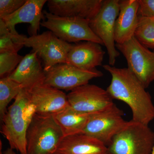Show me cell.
Returning a JSON list of instances; mask_svg holds the SVG:
<instances>
[{
  "label": "cell",
  "mask_w": 154,
  "mask_h": 154,
  "mask_svg": "<svg viewBox=\"0 0 154 154\" xmlns=\"http://www.w3.org/2000/svg\"><path fill=\"white\" fill-rule=\"evenodd\" d=\"M103 67L111 76V82L106 90L110 97L129 106L133 121L148 125L154 119V105L140 81L128 68H118L109 64Z\"/></svg>",
  "instance_id": "cell-1"
},
{
  "label": "cell",
  "mask_w": 154,
  "mask_h": 154,
  "mask_svg": "<svg viewBox=\"0 0 154 154\" xmlns=\"http://www.w3.org/2000/svg\"><path fill=\"white\" fill-rule=\"evenodd\" d=\"M35 113L28 92L22 89L1 119V132L8 142L10 148L20 154H28L26 134Z\"/></svg>",
  "instance_id": "cell-2"
},
{
  "label": "cell",
  "mask_w": 154,
  "mask_h": 154,
  "mask_svg": "<svg viewBox=\"0 0 154 154\" xmlns=\"http://www.w3.org/2000/svg\"><path fill=\"white\" fill-rule=\"evenodd\" d=\"M64 137L53 115L35 113L26 134L28 154H54Z\"/></svg>",
  "instance_id": "cell-3"
},
{
  "label": "cell",
  "mask_w": 154,
  "mask_h": 154,
  "mask_svg": "<svg viewBox=\"0 0 154 154\" xmlns=\"http://www.w3.org/2000/svg\"><path fill=\"white\" fill-rule=\"evenodd\" d=\"M12 38L17 44L31 48L42 61L44 71L57 64L66 63L68 54L72 45L60 39L50 30L29 37L12 34Z\"/></svg>",
  "instance_id": "cell-4"
},
{
  "label": "cell",
  "mask_w": 154,
  "mask_h": 154,
  "mask_svg": "<svg viewBox=\"0 0 154 154\" xmlns=\"http://www.w3.org/2000/svg\"><path fill=\"white\" fill-rule=\"evenodd\" d=\"M154 146V133L148 125L131 120L116 135L108 149L113 154H151Z\"/></svg>",
  "instance_id": "cell-5"
},
{
  "label": "cell",
  "mask_w": 154,
  "mask_h": 154,
  "mask_svg": "<svg viewBox=\"0 0 154 154\" xmlns=\"http://www.w3.org/2000/svg\"><path fill=\"white\" fill-rule=\"evenodd\" d=\"M43 12L46 20L41 22L40 25L48 29L63 41L69 43L91 41L104 45L102 40L91 30L89 19L60 17L45 11Z\"/></svg>",
  "instance_id": "cell-6"
},
{
  "label": "cell",
  "mask_w": 154,
  "mask_h": 154,
  "mask_svg": "<svg viewBox=\"0 0 154 154\" xmlns=\"http://www.w3.org/2000/svg\"><path fill=\"white\" fill-rule=\"evenodd\" d=\"M119 0H104L97 14L90 20V28L106 47L109 65L114 66L119 52L115 41L116 21L119 12Z\"/></svg>",
  "instance_id": "cell-7"
},
{
  "label": "cell",
  "mask_w": 154,
  "mask_h": 154,
  "mask_svg": "<svg viewBox=\"0 0 154 154\" xmlns=\"http://www.w3.org/2000/svg\"><path fill=\"white\" fill-rule=\"evenodd\" d=\"M124 115L123 111L115 104L105 110L91 114L82 134L110 146L113 137L126 124Z\"/></svg>",
  "instance_id": "cell-8"
},
{
  "label": "cell",
  "mask_w": 154,
  "mask_h": 154,
  "mask_svg": "<svg viewBox=\"0 0 154 154\" xmlns=\"http://www.w3.org/2000/svg\"><path fill=\"white\" fill-rule=\"evenodd\" d=\"M116 46L126 59L128 68L147 88L154 81V52L134 36L123 44H116Z\"/></svg>",
  "instance_id": "cell-9"
},
{
  "label": "cell",
  "mask_w": 154,
  "mask_h": 154,
  "mask_svg": "<svg viewBox=\"0 0 154 154\" xmlns=\"http://www.w3.org/2000/svg\"><path fill=\"white\" fill-rule=\"evenodd\" d=\"M44 71L45 85L66 91L88 84L90 80L103 75L97 69L84 70L67 63L57 64Z\"/></svg>",
  "instance_id": "cell-10"
},
{
  "label": "cell",
  "mask_w": 154,
  "mask_h": 154,
  "mask_svg": "<svg viewBox=\"0 0 154 154\" xmlns=\"http://www.w3.org/2000/svg\"><path fill=\"white\" fill-rule=\"evenodd\" d=\"M67 96L70 107L78 113H98L114 104L106 90L89 83L72 90Z\"/></svg>",
  "instance_id": "cell-11"
},
{
  "label": "cell",
  "mask_w": 154,
  "mask_h": 154,
  "mask_svg": "<svg viewBox=\"0 0 154 154\" xmlns=\"http://www.w3.org/2000/svg\"><path fill=\"white\" fill-rule=\"evenodd\" d=\"M27 91L37 114L54 115L69 106L67 96L64 92L44 84Z\"/></svg>",
  "instance_id": "cell-12"
},
{
  "label": "cell",
  "mask_w": 154,
  "mask_h": 154,
  "mask_svg": "<svg viewBox=\"0 0 154 154\" xmlns=\"http://www.w3.org/2000/svg\"><path fill=\"white\" fill-rule=\"evenodd\" d=\"M46 0H27L25 4L14 14L1 18L5 23L13 35L19 33L16 30V25L20 23H28L30 26L29 33L30 36L37 35L40 29L41 20L44 19L42 8Z\"/></svg>",
  "instance_id": "cell-13"
},
{
  "label": "cell",
  "mask_w": 154,
  "mask_h": 154,
  "mask_svg": "<svg viewBox=\"0 0 154 154\" xmlns=\"http://www.w3.org/2000/svg\"><path fill=\"white\" fill-rule=\"evenodd\" d=\"M105 53L101 45L96 42H78L72 45L68 54L66 63L84 70H93L102 65Z\"/></svg>",
  "instance_id": "cell-14"
},
{
  "label": "cell",
  "mask_w": 154,
  "mask_h": 154,
  "mask_svg": "<svg viewBox=\"0 0 154 154\" xmlns=\"http://www.w3.org/2000/svg\"><path fill=\"white\" fill-rule=\"evenodd\" d=\"M103 0H48L49 12L62 17L91 20L99 12Z\"/></svg>",
  "instance_id": "cell-15"
},
{
  "label": "cell",
  "mask_w": 154,
  "mask_h": 154,
  "mask_svg": "<svg viewBox=\"0 0 154 154\" xmlns=\"http://www.w3.org/2000/svg\"><path fill=\"white\" fill-rule=\"evenodd\" d=\"M8 77L29 91L35 86L44 84L45 79L43 67L36 53L26 54L12 73Z\"/></svg>",
  "instance_id": "cell-16"
},
{
  "label": "cell",
  "mask_w": 154,
  "mask_h": 154,
  "mask_svg": "<svg viewBox=\"0 0 154 154\" xmlns=\"http://www.w3.org/2000/svg\"><path fill=\"white\" fill-rule=\"evenodd\" d=\"M119 12L116 21V44H123L134 36L139 22L138 0L119 1Z\"/></svg>",
  "instance_id": "cell-17"
},
{
  "label": "cell",
  "mask_w": 154,
  "mask_h": 154,
  "mask_svg": "<svg viewBox=\"0 0 154 154\" xmlns=\"http://www.w3.org/2000/svg\"><path fill=\"white\" fill-rule=\"evenodd\" d=\"M109 152L102 142L81 133L64 137L54 154H105Z\"/></svg>",
  "instance_id": "cell-18"
},
{
  "label": "cell",
  "mask_w": 154,
  "mask_h": 154,
  "mask_svg": "<svg viewBox=\"0 0 154 154\" xmlns=\"http://www.w3.org/2000/svg\"><path fill=\"white\" fill-rule=\"evenodd\" d=\"M90 115L78 113L69 106L53 116L65 137L82 133Z\"/></svg>",
  "instance_id": "cell-19"
},
{
  "label": "cell",
  "mask_w": 154,
  "mask_h": 154,
  "mask_svg": "<svg viewBox=\"0 0 154 154\" xmlns=\"http://www.w3.org/2000/svg\"><path fill=\"white\" fill-rule=\"evenodd\" d=\"M22 89L19 83L8 77L0 79V117L2 119L7 112V107L12 99L16 98Z\"/></svg>",
  "instance_id": "cell-20"
},
{
  "label": "cell",
  "mask_w": 154,
  "mask_h": 154,
  "mask_svg": "<svg viewBox=\"0 0 154 154\" xmlns=\"http://www.w3.org/2000/svg\"><path fill=\"white\" fill-rule=\"evenodd\" d=\"M134 37L145 47L154 49V17H139Z\"/></svg>",
  "instance_id": "cell-21"
},
{
  "label": "cell",
  "mask_w": 154,
  "mask_h": 154,
  "mask_svg": "<svg viewBox=\"0 0 154 154\" xmlns=\"http://www.w3.org/2000/svg\"><path fill=\"white\" fill-rule=\"evenodd\" d=\"M24 57L18 52L0 53V76L1 78L7 74H11L20 63Z\"/></svg>",
  "instance_id": "cell-22"
},
{
  "label": "cell",
  "mask_w": 154,
  "mask_h": 154,
  "mask_svg": "<svg viewBox=\"0 0 154 154\" xmlns=\"http://www.w3.org/2000/svg\"><path fill=\"white\" fill-rule=\"evenodd\" d=\"M24 46L23 45L14 42L12 33L4 21L0 19V53L18 52Z\"/></svg>",
  "instance_id": "cell-23"
},
{
  "label": "cell",
  "mask_w": 154,
  "mask_h": 154,
  "mask_svg": "<svg viewBox=\"0 0 154 154\" xmlns=\"http://www.w3.org/2000/svg\"><path fill=\"white\" fill-rule=\"evenodd\" d=\"M27 0H0V19L14 14Z\"/></svg>",
  "instance_id": "cell-24"
},
{
  "label": "cell",
  "mask_w": 154,
  "mask_h": 154,
  "mask_svg": "<svg viewBox=\"0 0 154 154\" xmlns=\"http://www.w3.org/2000/svg\"><path fill=\"white\" fill-rule=\"evenodd\" d=\"M139 17H154V0H138Z\"/></svg>",
  "instance_id": "cell-25"
},
{
  "label": "cell",
  "mask_w": 154,
  "mask_h": 154,
  "mask_svg": "<svg viewBox=\"0 0 154 154\" xmlns=\"http://www.w3.org/2000/svg\"><path fill=\"white\" fill-rule=\"evenodd\" d=\"M1 154H18L16 153L14 151V150L12 149L11 148H8L3 153H1Z\"/></svg>",
  "instance_id": "cell-26"
},
{
  "label": "cell",
  "mask_w": 154,
  "mask_h": 154,
  "mask_svg": "<svg viewBox=\"0 0 154 154\" xmlns=\"http://www.w3.org/2000/svg\"><path fill=\"white\" fill-rule=\"evenodd\" d=\"M151 154H154V146L153 148L152 151V152Z\"/></svg>",
  "instance_id": "cell-27"
},
{
  "label": "cell",
  "mask_w": 154,
  "mask_h": 154,
  "mask_svg": "<svg viewBox=\"0 0 154 154\" xmlns=\"http://www.w3.org/2000/svg\"><path fill=\"white\" fill-rule=\"evenodd\" d=\"M105 154H113L111 153H110V152H107V153Z\"/></svg>",
  "instance_id": "cell-28"
}]
</instances>
